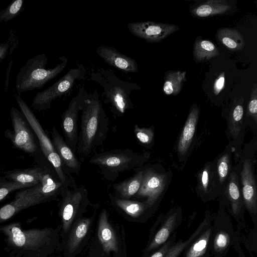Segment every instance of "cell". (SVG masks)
<instances>
[{
	"label": "cell",
	"mask_w": 257,
	"mask_h": 257,
	"mask_svg": "<svg viewBox=\"0 0 257 257\" xmlns=\"http://www.w3.org/2000/svg\"><path fill=\"white\" fill-rule=\"evenodd\" d=\"M81 111L76 151L81 158L84 159L102 145L108 131L109 118L96 89L86 91Z\"/></svg>",
	"instance_id": "cell-1"
},
{
	"label": "cell",
	"mask_w": 257,
	"mask_h": 257,
	"mask_svg": "<svg viewBox=\"0 0 257 257\" xmlns=\"http://www.w3.org/2000/svg\"><path fill=\"white\" fill-rule=\"evenodd\" d=\"M90 79L103 88V102L109 106L114 117H121L127 110L134 108L131 95L141 89L136 83L121 80L112 71L103 68L92 70Z\"/></svg>",
	"instance_id": "cell-2"
},
{
	"label": "cell",
	"mask_w": 257,
	"mask_h": 257,
	"mask_svg": "<svg viewBox=\"0 0 257 257\" xmlns=\"http://www.w3.org/2000/svg\"><path fill=\"white\" fill-rule=\"evenodd\" d=\"M60 62L53 68L46 69L48 61L45 54L39 55L27 61L21 68L16 79V89L18 93L39 89L50 80L55 78L66 67L68 59L59 57Z\"/></svg>",
	"instance_id": "cell-3"
},
{
	"label": "cell",
	"mask_w": 257,
	"mask_h": 257,
	"mask_svg": "<svg viewBox=\"0 0 257 257\" xmlns=\"http://www.w3.org/2000/svg\"><path fill=\"white\" fill-rule=\"evenodd\" d=\"M145 160L144 155L125 149L95 153L89 162L99 168L104 179L114 181L120 173L140 167Z\"/></svg>",
	"instance_id": "cell-4"
},
{
	"label": "cell",
	"mask_w": 257,
	"mask_h": 257,
	"mask_svg": "<svg viewBox=\"0 0 257 257\" xmlns=\"http://www.w3.org/2000/svg\"><path fill=\"white\" fill-rule=\"evenodd\" d=\"M59 214L63 230L67 233L75 218L82 213L89 204L88 192L84 185L77 186L73 178L67 184L61 194Z\"/></svg>",
	"instance_id": "cell-5"
},
{
	"label": "cell",
	"mask_w": 257,
	"mask_h": 257,
	"mask_svg": "<svg viewBox=\"0 0 257 257\" xmlns=\"http://www.w3.org/2000/svg\"><path fill=\"white\" fill-rule=\"evenodd\" d=\"M86 71V69L82 64L71 68L52 85L38 93L33 99L32 106L39 110L50 108L53 100L71 92L76 82L84 78Z\"/></svg>",
	"instance_id": "cell-6"
},
{
	"label": "cell",
	"mask_w": 257,
	"mask_h": 257,
	"mask_svg": "<svg viewBox=\"0 0 257 257\" xmlns=\"http://www.w3.org/2000/svg\"><path fill=\"white\" fill-rule=\"evenodd\" d=\"M17 103L23 114L33 128L39 140L41 149L46 159L52 164L60 181L68 182L71 176L65 175L61 160L56 151L52 141L45 133L39 122L24 100L19 95L16 96Z\"/></svg>",
	"instance_id": "cell-7"
},
{
	"label": "cell",
	"mask_w": 257,
	"mask_h": 257,
	"mask_svg": "<svg viewBox=\"0 0 257 257\" xmlns=\"http://www.w3.org/2000/svg\"><path fill=\"white\" fill-rule=\"evenodd\" d=\"M235 231L232 220L224 211H219L212 222L210 250L213 257H225L233 245Z\"/></svg>",
	"instance_id": "cell-8"
},
{
	"label": "cell",
	"mask_w": 257,
	"mask_h": 257,
	"mask_svg": "<svg viewBox=\"0 0 257 257\" xmlns=\"http://www.w3.org/2000/svg\"><path fill=\"white\" fill-rule=\"evenodd\" d=\"M10 243L22 249H37L49 242L52 232L50 229H23L18 223L2 227Z\"/></svg>",
	"instance_id": "cell-9"
},
{
	"label": "cell",
	"mask_w": 257,
	"mask_h": 257,
	"mask_svg": "<svg viewBox=\"0 0 257 257\" xmlns=\"http://www.w3.org/2000/svg\"><path fill=\"white\" fill-rule=\"evenodd\" d=\"M182 212L180 209H172L165 215L159 216L152 229L148 244L144 250V257L148 256L165 243L181 224Z\"/></svg>",
	"instance_id": "cell-10"
},
{
	"label": "cell",
	"mask_w": 257,
	"mask_h": 257,
	"mask_svg": "<svg viewBox=\"0 0 257 257\" xmlns=\"http://www.w3.org/2000/svg\"><path fill=\"white\" fill-rule=\"evenodd\" d=\"M86 91L83 87H81L78 94L71 99L68 108L62 115L61 126L64 135V140L75 153L78 139V115L82 109Z\"/></svg>",
	"instance_id": "cell-11"
},
{
	"label": "cell",
	"mask_w": 257,
	"mask_h": 257,
	"mask_svg": "<svg viewBox=\"0 0 257 257\" xmlns=\"http://www.w3.org/2000/svg\"><path fill=\"white\" fill-rule=\"evenodd\" d=\"M127 27L134 36L149 43L160 42L179 30L178 26L175 24L151 21L131 23Z\"/></svg>",
	"instance_id": "cell-12"
},
{
	"label": "cell",
	"mask_w": 257,
	"mask_h": 257,
	"mask_svg": "<svg viewBox=\"0 0 257 257\" xmlns=\"http://www.w3.org/2000/svg\"><path fill=\"white\" fill-rule=\"evenodd\" d=\"M10 115L14 131L11 133L7 132L5 135L11 139L15 148L29 154L34 153L37 150V145L26 121L14 107H12Z\"/></svg>",
	"instance_id": "cell-13"
},
{
	"label": "cell",
	"mask_w": 257,
	"mask_h": 257,
	"mask_svg": "<svg viewBox=\"0 0 257 257\" xmlns=\"http://www.w3.org/2000/svg\"><path fill=\"white\" fill-rule=\"evenodd\" d=\"M242 185V199L245 208L248 211L254 226H257V191L251 163L245 160L240 173Z\"/></svg>",
	"instance_id": "cell-14"
},
{
	"label": "cell",
	"mask_w": 257,
	"mask_h": 257,
	"mask_svg": "<svg viewBox=\"0 0 257 257\" xmlns=\"http://www.w3.org/2000/svg\"><path fill=\"white\" fill-rule=\"evenodd\" d=\"M143 171V176L141 187L136 196L146 197L145 201L150 208H152L162 193L166 183V176L157 173L152 168Z\"/></svg>",
	"instance_id": "cell-15"
},
{
	"label": "cell",
	"mask_w": 257,
	"mask_h": 257,
	"mask_svg": "<svg viewBox=\"0 0 257 257\" xmlns=\"http://www.w3.org/2000/svg\"><path fill=\"white\" fill-rule=\"evenodd\" d=\"M95 51L109 66L126 73L138 72L136 61L122 54L114 47L101 45L97 47Z\"/></svg>",
	"instance_id": "cell-16"
},
{
	"label": "cell",
	"mask_w": 257,
	"mask_h": 257,
	"mask_svg": "<svg viewBox=\"0 0 257 257\" xmlns=\"http://www.w3.org/2000/svg\"><path fill=\"white\" fill-rule=\"evenodd\" d=\"M52 144L59 156L63 166L71 173L79 175L81 170V163L75 153L66 143L64 139L53 126L52 132Z\"/></svg>",
	"instance_id": "cell-17"
},
{
	"label": "cell",
	"mask_w": 257,
	"mask_h": 257,
	"mask_svg": "<svg viewBox=\"0 0 257 257\" xmlns=\"http://www.w3.org/2000/svg\"><path fill=\"white\" fill-rule=\"evenodd\" d=\"M226 195L231 205V213L237 225L246 224L244 218V205L240 194L238 176L234 172L230 174L226 187Z\"/></svg>",
	"instance_id": "cell-18"
},
{
	"label": "cell",
	"mask_w": 257,
	"mask_h": 257,
	"mask_svg": "<svg viewBox=\"0 0 257 257\" xmlns=\"http://www.w3.org/2000/svg\"><path fill=\"white\" fill-rule=\"evenodd\" d=\"M97 235L99 240L106 253L117 252L118 246L115 232L109 223L107 211L102 210L98 221Z\"/></svg>",
	"instance_id": "cell-19"
},
{
	"label": "cell",
	"mask_w": 257,
	"mask_h": 257,
	"mask_svg": "<svg viewBox=\"0 0 257 257\" xmlns=\"http://www.w3.org/2000/svg\"><path fill=\"white\" fill-rule=\"evenodd\" d=\"M199 113V110L197 106H193L190 110L178 143V151L181 155L186 154L191 144L196 128Z\"/></svg>",
	"instance_id": "cell-20"
},
{
	"label": "cell",
	"mask_w": 257,
	"mask_h": 257,
	"mask_svg": "<svg viewBox=\"0 0 257 257\" xmlns=\"http://www.w3.org/2000/svg\"><path fill=\"white\" fill-rule=\"evenodd\" d=\"M212 223L184 251L183 257H210Z\"/></svg>",
	"instance_id": "cell-21"
},
{
	"label": "cell",
	"mask_w": 257,
	"mask_h": 257,
	"mask_svg": "<svg viewBox=\"0 0 257 257\" xmlns=\"http://www.w3.org/2000/svg\"><path fill=\"white\" fill-rule=\"evenodd\" d=\"M44 169L40 167L15 169L6 172V177L11 181L32 187L40 183Z\"/></svg>",
	"instance_id": "cell-22"
},
{
	"label": "cell",
	"mask_w": 257,
	"mask_h": 257,
	"mask_svg": "<svg viewBox=\"0 0 257 257\" xmlns=\"http://www.w3.org/2000/svg\"><path fill=\"white\" fill-rule=\"evenodd\" d=\"M143 171L139 170L132 177L113 185L114 195L125 199H131L139 191L143 180Z\"/></svg>",
	"instance_id": "cell-23"
},
{
	"label": "cell",
	"mask_w": 257,
	"mask_h": 257,
	"mask_svg": "<svg viewBox=\"0 0 257 257\" xmlns=\"http://www.w3.org/2000/svg\"><path fill=\"white\" fill-rule=\"evenodd\" d=\"M112 205L123 212L133 218H138L144 214L149 207L146 201L125 199L115 196L111 193L109 195Z\"/></svg>",
	"instance_id": "cell-24"
},
{
	"label": "cell",
	"mask_w": 257,
	"mask_h": 257,
	"mask_svg": "<svg viewBox=\"0 0 257 257\" xmlns=\"http://www.w3.org/2000/svg\"><path fill=\"white\" fill-rule=\"evenodd\" d=\"M214 216L210 213H206L203 220L200 223L195 230L186 240H179L175 242L170 248L165 257H178L191 243L199 236V235L212 222Z\"/></svg>",
	"instance_id": "cell-25"
},
{
	"label": "cell",
	"mask_w": 257,
	"mask_h": 257,
	"mask_svg": "<svg viewBox=\"0 0 257 257\" xmlns=\"http://www.w3.org/2000/svg\"><path fill=\"white\" fill-rule=\"evenodd\" d=\"M216 38L223 45L231 51L241 50L245 41L237 30L232 28H221L216 33Z\"/></svg>",
	"instance_id": "cell-26"
},
{
	"label": "cell",
	"mask_w": 257,
	"mask_h": 257,
	"mask_svg": "<svg viewBox=\"0 0 257 257\" xmlns=\"http://www.w3.org/2000/svg\"><path fill=\"white\" fill-rule=\"evenodd\" d=\"M91 220L88 218L78 219L73 225L67 242V247L73 253L78 247L88 231Z\"/></svg>",
	"instance_id": "cell-27"
},
{
	"label": "cell",
	"mask_w": 257,
	"mask_h": 257,
	"mask_svg": "<svg viewBox=\"0 0 257 257\" xmlns=\"http://www.w3.org/2000/svg\"><path fill=\"white\" fill-rule=\"evenodd\" d=\"M230 5L224 0H209L195 8L192 13L196 17H206L227 12Z\"/></svg>",
	"instance_id": "cell-28"
},
{
	"label": "cell",
	"mask_w": 257,
	"mask_h": 257,
	"mask_svg": "<svg viewBox=\"0 0 257 257\" xmlns=\"http://www.w3.org/2000/svg\"><path fill=\"white\" fill-rule=\"evenodd\" d=\"M193 56L196 62H204L218 56L219 51L211 41L201 38L196 40L193 47Z\"/></svg>",
	"instance_id": "cell-29"
},
{
	"label": "cell",
	"mask_w": 257,
	"mask_h": 257,
	"mask_svg": "<svg viewBox=\"0 0 257 257\" xmlns=\"http://www.w3.org/2000/svg\"><path fill=\"white\" fill-rule=\"evenodd\" d=\"M186 80V72L171 71L166 73L163 90L167 95H177L181 90Z\"/></svg>",
	"instance_id": "cell-30"
},
{
	"label": "cell",
	"mask_w": 257,
	"mask_h": 257,
	"mask_svg": "<svg viewBox=\"0 0 257 257\" xmlns=\"http://www.w3.org/2000/svg\"><path fill=\"white\" fill-rule=\"evenodd\" d=\"M244 98L240 97L234 101L229 116V130L234 138L237 137L242 125Z\"/></svg>",
	"instance_id": "cell-31"
},
{
	"label": "cell",
	"mask_w": 257,
	"mask_h": 257,
	"mask_svg": "<svg viewBox=\"0 0 257 257\" xmlns=\"http://www.w3.org/2000/svg\"><path fill=\"white\" fill-rule=\"evenodd\" d=\"M246 224L243 226L237 225L235 230L240 243H242L245 246L247 250L251 253L256 254V233L257 226L253 228L247 229Z\"/></svg>",
	"instance_id": "cell-32"
},
{
	"label": "cell",
	"mask_w": 257,
	"mask_h": 257,
	"mask_svg": "<svg viewBox=\"0 0 257 257\" xmlns=\"http://www.w3.org/2000/svg\"><path fill=\"white\" fill-rule=\"evenodd\" d=\"M7 179L6 177H0V202L14 191L32 187L29 185L11 181Z\"/></svg>",
	"instance_id": "cell-33"
},
{
	"label": "cell",
	"mask_w": 257,
	"mask_h": 257,
	"mask_svg": "<svg viewBox=\"0 0 257 257\" xmlns=\"http://www.w3.org/2000/svg\"><path fill=\"white\" fill-rule=\"evenodd\" d=\"M134 132L138 141L143 145L148 146L153 141L154 131L152 126L148 128L140 127L138 125L135 124Z\"/></svg>",
	"instance_id": "cell-34"
},
{
	"label": "cell",
	"mask_w": 257,
	"mask_h": 257,
	"mask_svg": "<svg viewBox=\"0 0 257 257\" xmlns=\"http://www.w3.org/2000/svg\"><path fill=\"white\" fill-rule=\"evenodd\" d=\"M23 1L16 0L10 4L6 9L0 12V23L12 20L19 13L22 8Z\"/></svg>",
	"instance_id": "cell-35"
},
{
	"label": "cell",
	"mask_w": 257,
	"mask_h": 257,
	"mask_svg": "<svg viewBox=\"0 0 257 257\" xmlns=\"http://www.w3.org/2000/svg\"><path fill=\"white\" fill-rule=\"evenodd\" d=\"M22 210L14 200L3 206L0 208V223L9 219Z\"/></svg>",
	"instance_id": "cell-36"
},
{
	"label": "cell",
	"mask_w": 257,
	"mask_h": 257,
	"mask_svg": "<svg viewBox=\"0 0 257 257\" xmlns=\"http://www.w3.org/2000/svg\"><path fill=\"white\" fill-rule=\"evenodd\" d=\"M230 158L229 155L225 154L219 159L217 163V172L220 183L225 180L229 171Z\"/></svg>",
	"instance_id": "cell-37"
},
{
	"label": "cell",
	"mask_w": 257,
	"mask_h": 257,
	"mask_svg": "<svg viewBox=\"0 0 257 257\" xmlns=\"http://www.w3.org/2000/svg\"><path fill=\"white\" fill-rule=\"evenodd\" d=\"M246 114L247 116H251L254 120L255 122L257 121V85L254 84L250 94V99L249 100Z\"/></svg>",
	"instance_id": "cell-38"
},
{
	"label": "cell",
	"mask_w": 257,
	"mask_h": 257,
	"mask_svg": "<svg viewBox=\"0 0 257 257\" xmlns=\"http://www.w3.org/2000/svg\"><path fill=\"white\" fill-rule=\"evenodd\" d=\"M176 239V234L174 233L165 243L148 257H165Z\"/></svg>",
	"instance_id": "cell-39"
},
{
	"label": "cell",
	"mask_w": 257,
	"mask_h": 257,
	"mask_svg": "<svg viewBox=\"0 0 257 257\" xmlns=\"http://www.w3.org/2000/svg\"><path fill=\"white\" fill-rule=\"evenodd\" d=\"M225 73H220L215 79L213 84V91L215 95H217L224 88Z\"/></svg>",
	"instance_id": "cell-40"
},
{
	"label": "cell",
	"mask_w": 257,
	"mask_h": 257,
	"mask_svg": "<svg viewBox=\"0 0 257 257\" xmlns=\"http://www.w3.org/2000/svg\"><path fill=\"white\" fill-rule=\"evenodd\" d=\"M209 180V168L206 167L203 170L200 175V183L202 189L206 192L208 189Z\"/></svg>",
	"instance_id": "cell-41"
},
{
	"label": "cell",
	"mask_w": 257,
	"mask_h": 257,
	"mask_svg": "<svg viewBox=\"0 0 257 257\" xmlns=\"http://www.w3.org/2000/svg\"><path fill=\"white\" fill-rule=\"evenodd\" d=\"M234 250L237 253L238 257H246V255L241 246L238 235L235 231V234L232 245Z\"/></svg>",
	"instance_id": "cell-42"
},
{
	"label": "cell",
	"mask_w": 257,
	"mask_h": 257,
	"mask_svg": "<svg viewBox=\"0 0 257 257\" xmlns=\"http://www.w3.org/2000/svg\"><path fill=\"white\" fill-rule=\"evenodd\" d=\"M10 46L8 42L0 45V62L8 54V52H12L10 50Z\"/></svg>",
	"instance_id": "cell-43"
}]
</instances>
